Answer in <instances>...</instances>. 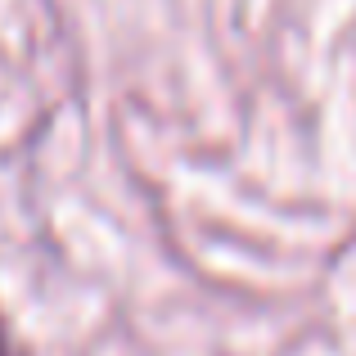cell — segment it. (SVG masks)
Wrapping results in <instances>:
<instances>
[{
  "mask_svg": "<svg viewBox=\"0 0 356 356\" xmlns=\"http://www.w3.org/2000/svg\"><path fill=\"white\" fill-rule=\"evenodd\" d=\"M0 356H9V348H5V330H0Z\"/></svg>",
  "mask_w": 356,
  "mask_h": 356,
  "instance_id": "cell-1",
  "label": "cell"
}]
</instances>
